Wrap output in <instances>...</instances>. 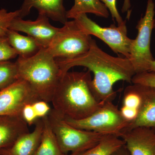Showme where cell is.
<instances>
[{
	"label": "cell",
	"instance_id": "1",
	"mask_svg": "<svg viewBox=\"0 0 155 155\" xmlns=\"http://www.w3.org/2000/svg\"><path fill=\"white\" fill-rule=\"evenodd\" d=\"M61 75L72 67H86L93 73L90 82L92 92L99 102H113L116 92L114 86L120 81L131 83L135 74L130 60L128 58L115 57L109 54L99 47L96 41L92 38L89 49L83 54L70 59L56 60Z\"/></svg>",
	"mask_w": 155,
	"mask_h": 155
},
{
	"label": "cell",
	"instance_id": "2",
	"mask_svg": "<svg viewBox=\"0 0 155 155\" xmlns=\"http://www.w3.org/2000/svg\"><path fill=\"white\" fill-rule=\"evenodd\" d=\"M89 70L67 72L62 75L51 101L53 110L63 118L84 119L97 110L104 103L95 98L90 88Z\"/></svg>",
	"mask_w": 155,
	"mask_h": 155
},
{
	"label": "cell",
	"instance_id": "3",
	"mask_svg": "<svg viewBox=\"0 0 155 155\" xmlns=\"http://www.w3.org/2000/svg\"><path fill=\"white\" fill-rule=\"evenodd\" d=\"M16 64L19 79L26 81L40 99L51 102L61 75L55 58L47 49L42 48L31 58L19 57Z\"/></svg>",
	"mask_w": 155,
	"mask_h": 155
},
{
	"label": "cell",
	"instance_id": "4",
	"mask_svg": "<svg viewBox=\"0 0 155 155\" xmlns=\"http://www.w3.org/2000/svg\"><path fill=\"white\" fill-rule=\"evenodd\" d=\"M60 148L64 154L76 155L91 148L106 134L78 129L69 125L52 109L48 116Z\"/></svg>",
	"mask_w": 155,
	"mask_h": 155
},
{
	"label": "cell",
	"instance_id": "5",
	"mask_svg": "<svg viewBox=\"0 0 155 155\" xmlns=\"http://www.w3.org/2000/svg\"><path fill=\"white\" fill-rule=\"evenodd\" d=\"M63 119L69 125L78 129L120 137L129 124L113 102L103 103L93 114L84 119Z\"/></svg>",
	"mask_w": 155,
	"mask_h": 155
},
{
	"label": "cell",
	"instance_id": "6",
	"mask_svg": "<svg viewBox=\"0 0 155 155\" xmlns=\"http://www.w3.org/2000/svg\"><path fill=\"white\" fill-rule=\"evenodd\" d=\"M154 9L153 1L147 0L145 14L136 27L138 32L132 40L129 59L135 74L148 71L151 63L155 60L150 50L151 37L155 22Z\"/></svg>",
	"mask_w": 155,
	"mask_h": 155
},
{
	"label": "cell",
	"instance_id": "7",
	"mask_svg": "<svg viewBox=\"0 0 155 155\" xmlns=\"http://www.w3.org/2000/svg\"><path fill=\"white\" fill-rule=\"evenodd\" d=\"M91 35L81 31L74 19L67 21L54 38L47 50L55 58L72 59L83 54L90 47Z\"/></svg>",
	"mask_w": 155,
	"mask_h": 155
},
{
	"label": "cell",
	"instance_id": "8",
	"mask_svg": "<svg viewBox=\"0 0 155 155\" xmlns=\"http://www.w3.org/2000/svg\"><path fill=\"white\" fill-rule=\"evenodd\" d=\"M73 19L84 33L96 37L105 43L114 52L129 59L133 39L127 36L126 21L118 26L113 24L107 27L99 25L85 14H79Z\"/></svg>",
	"mask_w": 155,
	"mask_h": 155
},
{
	"label": "cell",
	"instance_id": "9",
	"mask_svg": "<svg viewBox=\"0 0 155 155\" xmlns=\"http://www.w3.org/2000/svg\"><path fill=\"white\" fill-rule=\"evenodd\" d=\"M40 100L26 81L19 79L0 91V116H21L25 105Z\"/></svg>",
	"mask_w": 155,
	"mask_h": 155
},
{
	"label": "cell",
	"instance_id": "10",
	"mask_svg": "<svg viewBox=\"0 0 155 155\" xmlns=\"http://www.w3.org/2000/svg\"><path fill=\"white\" fill-rule=\"evenodd\" d=\"M49 19L46 15L40 14L34 21L24 20L17 17L11 22L9 29L27 34L42 48H47L59 29L50 23Z\"/></svg>",
	"mask_w": 155,
	"mask_h": 155
},
{
	"label": "cell",
	"instance_id": "11",
	"mask_svg": "<svg viewBox=\"0 0 155 155\" xmlns=\"http://www.w3.org/2000/svg\"><path fill=\"white\" fill-rule=\"evenodd\" d=\"M120 137L130 155H155V129L135 127L123 132Z\"/></svg>",
	"mask_w": 155,
	"mask_h": 155
},
{
	"label": "cell",
	"instance_id": "12",
	"mask_svg": "<svg viewBox=\"0 0 155 155\" xmlns=\"http://www.w3.org/2000/svg\"><path fill=\"white\" fill-rule=\"evenodd\" d=\"M133 85L140 97V104L136 118L124 132L138 127L155 129V88L136 84Z\"/></svg>",
	"mask_w": 155,
	"mask_h": 155
},
{
	"label": "cell",
	"instance_id": "13",
	"mask_svg": "<svg viewBox=\"0 0 155 155\" xmlns=\"http://www.w3.org/2000/svg\"><path fill=\"white\" fill-rule=\"evenodd\" d=\"M35 8L38 14H44L51 19L64 24L68 21L67 11L64 5V0H24L19 9V17L23 19Z\"/></svg>",
	"mask_w": 155,
	"mask_h": 155
},
{
	"label": "cell",
	"instance_id": "14",
	"mask_svg": "<svg viewBox=\"0 0 155 155\" xmlns=\"http://www.w3.org/2000/svg\"><path fill=\"white\" fill-rule=\"evenodd\" d=\"M34 129L24 134L10 147L0 150L2 155H34L41 139L43 122L42 119L37 120Z\"/></svg>",
	"mask_w": 155,
	"mask_h": 155
},
{
	"label": "cell",
	"instance_id": "15",
	"mask_svg": "<svg viewBox=\"0 0 155 155\" xmlns=\"http://www.w3.org/2000/svg\"><path fill=\"white\" fill-rule=\"evenodd\" d=\"M21 116H0V150L10 147L20 136L29 132Z\"/></svg>",
	"mask_w": 155,
	"mask_h": 155
},
{
	"label": "cell",
	"instance_id": "16",
	"mask_svg": "<svg viewBox=\"0 0 155 155\" xmlns=\"http://www.w3.org/2000/svg\"><path fill=\"white\" fill-rule=\"evenodd\" d=\"M6 37L11 46L21 58H31L35 55L42 48L33 38L22 35L15 31L9 29L6 33Z\"/></svg>",
	"mask_w": 155,
	"mask_h": 155
},
{
	"label": "cell",
	"instance_id": "17",
	"mask_svg": "<svg viewBox=\"0 0 155 155\" xmlns=\"http://www.w3.org/2000/svg\"><path fill=\"white\" fill-rule=\"evenodd\" d=\"M87 13L105 18L109 16L107 8L99 0H75L74 5L67 11V16L68 19H73L79 14Z\"/></svg>",
	"mask_w": 155,
	"mask_h": 155
},
{
	"label": "cell",
	"instance_id": "18",
	"mask_svg": "<svg viewBox=\"0 0 155 155\" xmlns=\"http://www.w3.org/2000/svg\"><path fill=\"white\" fill-rule=\"evenodd\" d=\"M41 119L43 128L41 139L34 155H63L48 116Z\"/></svg>",
	"mask_w": 155,
	"mask_h": 155
},
{
	"label": "cell",
	"instance_id": "19",
	"mask_svg": "<svg viewBox=\"0 0 155 155\" xmlns=\"http://www.w3.org/2000/svg\"><path fill=\"white\" fill-rule=\"evenodd\" d=\"M125 145L121 137L113 134H106L96 145L85 151L76 155H111Z\"/></svg>",
	"mask_w": 155,
	"mask_h": 155
},
{
	"label": "cell",
	"instance_id": "20",
	"mask_svg": "<svg viewBox=\"0 0 155 155\" xmlns=\"http://www.w3.org/2000/svg\"><path fill=\"white\" fill-rule=\"evenodd\" d=\"M18 78L16 62L9 61L0 62V91L13 84Z\"/></svg>",
	"mask_w": 155,
	"mask_h": 155
},
{
	"label": "cell",
	"instance_id": "21",
	"mask_svg": "<svg viewBox=\"0 0 155 155\" xmlns=\"http://www.w3.org/2000/svg\"><path fill=\"white\" fill-rule=\"evenodd\" d=\"M140 102V97L133 84L127 86L124 92L122 106L136 109L138 111Z\"/></svg>",
	"mask_w": 155,
	"mask_h": 155
},
{
	"label": "cell",
	"instance_id": "22",
	"mask_svg": "<svg viewBox=\"0 0 155 155\" xmlns=\"http://www.w3.org/2000/svg\"><path fill=\"white\" fill-rule=\"evenodd\" d=\"M19 10L9 12L5 9L0 10V36H6L11 22L19 17Z\"/></svg>",
	"mask_w": 155,
	"mask_h": 155
},
{
	"label": "cell",
	"instance_id": "23",
	"mask_svg": "<svg viewBox=\"0 0 155 155\" xmlns=\"http://www.w3.org/2000/svg\"><path fill=\"white\" fill-rule=\"evenodd\" d=\"M18 55L9 44L6 36H0V62L9 61Z\"/></svg>",
	"mask_w": 155,
	"mask_h": 155
},
{
	"label": "cell",
	"instance_id": "24",
	"mask_svg": "<svg viewBox=\"0 0 155 155\" xmlns=\"http://www.w3.org/2000/svg\"><path fill=\"white\" fill-rule=\"evenodd\" d=\"M131 83L142 84L155 88V72H145L136 73L133 76Z\"/></svg>",
	"mask_w": 155,
	"mask_h": 155
},
{
	"label": "cell",
	"instance_id": "25",
	"mask_svg": "<svg viewBox=\"0 0 155 155\" xmlns=\"http://www.w3.org/2000/svg\"><path fill=\"white\" fill-rule=\"evenodd\" d=\"M21 116L26 124L30 126L35 124L38 119L32 105V103L25 105L22 108Z\"/></svg>",
	"mask_w": 155,
	"mask_h": 155
},
{
	"label": "cell",
	"instance_id": "26",
	"mask_svg": "<svg viewBox=\"0 0 155 155\" xmlns=\"http://www.w3.org/2000/svg\"><path fill=\"white\" fill-rule=\"evenodd\" d=\"M48 103L41 100L32 103L34 109L38 119H42L48 116L52 110Z\"/></svg>",
	"mask_w": 155,
	"mask_h": 155
},
{
	"label": "cell",
	"instance_id": "27",
	"mask_svg": "<svg viewBox=\"0 0 155 155\" xmlns=\"http://www.w3.org/2000/svg\"><path fill=\"white\" fill-rule=\"evenodd\" d=\"M103 3L110 13L113 20H116L118 25H121L125 22L123 20L116 7V0H99Z\"/></svg>",
	"mask_w": 155,
	"mask_h": 155
},
{
	"label": "cell",
	"instance_id": "28",
	"mask_svg": "<svg viewBox=\"0 0 155 155\" xmlns=\"http://www.w3.org/2000/svg\"><path fill=\"white\" fill-rule=\"evenodd\" d=\"M120 110L122 116L125 118V120L129 122V124L135 120L137 116L138 112L137 110L127 107L124 106H122Z\"/></svg>",
	"mask_w": 155,
	"mask_h": 155
},
{
	"label": "cell",
	"instance_id": "29",
	"mask_svg": "<svg viewBox=\"0 0 155 155\" xmlns=\"http://www.w3.org/2000/svg\"><path fill=\"white\" fill-rule=\"evenodd\" d=\"M130 7H131V4H130V0H124V2H123V6L122 7V13L127 12L128 15H127V18L130 17L128 12H129Z\"/></svg>",
	"mask_w": 155,
	"mask_h": 155
},
{
	"label": "cell",
	"instance_id": "30",
	"mask_svg": "<svg viewBox=\"0 0 155 155\" xmlns=\"http://www.w3.org/2000/svg\"><path fill=\"white\" fill-rule=\"evenodd\" d=\"M111 155H130L125 145L115 151Z\"/></svg>",
	"mask_w": 155,
	"mask_h": 155
},
{
	"label": "cell",
	"instance_id": "31",
	"mask_svg": "<svg viewBox=\"0 0 155 155\" xmlns=\"http://www.w3.org/2000/svg\"><path fill=\"white\" fill-rule=\"evenodd\" d=\"M154 28H155V22L154 24ZM148 71L149 72H155V60L151 63Z\"/></svg>",
	"mask_w": 155,
	"mask_h": 155
},
{
	"label": "cell",
	"instance_id": "32",
	"mask_svg": "<svg viewBox=\"0 0 155 155\" xmlns=\"http://www.w3.org/2000/svg\"><path fill=\"white\" fill-rule=\"evenodd\" d=\"M63 155H69V154H63Z\"/></svg>",
	"mask_w": 155,
	"mask_h": 155
},
{
	"label": "cell",
	"instance_id": "33",
	"mask_svg": "<svg viewBox=\"0 0 155 155\" xmlns=\"http://www.w3.org/2000/svg\"><path fill=\"white\" fill-rule=\"evenodd\" d=\"M0 155H1V154H0Z\"/></svg>",
	"mask_w": 155,
	"mask_h": 155
}]
</instances>
